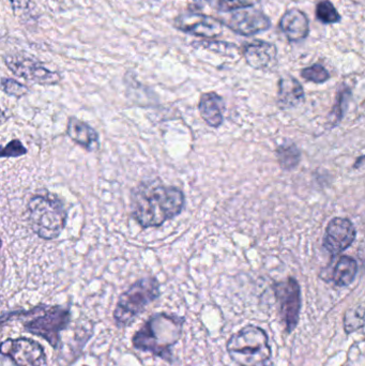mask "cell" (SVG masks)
<instances>
[{"label":"cell","mask_w":365,"mask_h":366,"mask_svg":"<svg viewBox=\"0 0 365 366\" xmlns=\"http://www.w3.org/2000/svg\"><path fill=\"white\" fill-rule=\"evenodd\" d=\"M1 354L16 366H43L46 362L44 347L27 337L6 340L1 344Z\"/></svg>","instance_id":"9"},{"label":"cell","mask_w":365,"mask_h":366,"mask_svg":"<svg viewBox=\"0 0 365 366\" xmlns=\"http://www.w3.org/2000/svg\"><path fill=\"white\" fill-rule=\"evenodd\" d=\"M223 25L240 36H251L267 31L271 27V21L261 10L255 8L241 9L231 12L229 16L221 19Z\"/></svg>","instance_id":"10"},{"label":"cell","mask_w":365,"mask_h":366,"mask_svg":"<svg viewBox=\"0 0 365 366\" xmlns=\"http://www.w3.org/2000/svg\"><path fill=\"white\" fill-rule=\"evenodd\" d=\"M184 322V317L175 314H154L133 335V347L171 363L173 348L181 339Z\"/></svg>","instance_id":"2"},{"label":"cell","mask_w":365,"mask_h":366,"mask_svg":"<svg viewBox=\"0 0 365 366\" xmlns=\"http://www.w3.org/2000/svg\"><path fill=\"white\" fill-rule=\"evenodd\" d=\"M301 76L308 81L315 84L326 83L330 79V73L321 64H315L301 70Z\"/></svg>","instance_id":"23"},{"label":"cell","mask_w":365,"mask_h":366,"mask_svg":"<svg viewBox=\"0 0 365 366\" xmlns=\"http://www.w3.org/2000/svg\"><path fill=\"white\" fill-rule=\"evenodd\" d=\"M351 97V92L349 87L340 88L336 96V104L330 114V124L331 127L336 126L342 119L344 116V112L346 111L347 104H349V98Z\"/></svg>","instance_id":"21"},{"label":"cell","mask_w":365,"mask_h":366,"mask_svg":"<svg viewBox=\"0 0 365 366\" xmlns=\"http://www.w3.org/2000/svg\"><path fill=\"white\" fill-rule=\"evenodd\" d=\"M276 156H278L279 164L284 171H291L295 169L299 164L300 158H301L297 146L289 142L283 144L276 149Z\"/></svg>","instance_id":"19"},{"label":"cell","mask_w":365,"mask_h":366,"mask_svg":"<svg viewBox=\"0 0 365 366\" xmlns=\"http://www.w3.org/2000/svg\"><path fill=\"white\" fill-rule=\"evenodd\" d=\"M4 64L13 74L38 85H57L61 81L59 73L49 70L42 62L27 56H6Z\"/></svg>","instance_id":"8"},{"label":"cell","mask_w":365,"mask_h":366,"mask_svg":"<svg viewBox=\"0 0 365 366\" xmlns=\"http://www.w3.org/2000/svg\"><path fill=\"white\" fill-rule=\"evenodd\" d=\"M174 26L180 31L205 39H214L223 31L221 19L199 12L181 13L176 17Z\"/></svg>","instance_id":"11"},{"label":"cell","mask_w":365,"mask_h":366,"mask_svg":"<svg viewBox=\"0 0 365 366\" xmlns=\"http://www.w3.org/2000/svg\"><path fill=\"white\" fill-rule=\"evenodd\" d=\"M274 294L280 309V315L287 333H291L299 322L301 310V290L294 277L274 285Z\"/></svg>","instance_id":"7"},{"label":"cell","mask_w":365,"mask_h":366,"mask_svg":"<svg viewBox=\"0 0 365 366\" xmlns=\"http://www.w3.org/2000/svg\"><path fill=\"white\" fill-rule=\"evenodd\" d=\"M160 283L156 277H143L120 295L114 310L113 318L117 328L131 326L152 302L160 297Z\"/></svg>","instance_id":"6"},{"label":"cell","mask_w":365,"mask_h":366,"mask_svg":"<svg viewBox=\"0 0 365 366\" xmlns=\"http://www.w3.org/2000/svg\"><path fill=\"white\" fill-rule=\"evenodd\" d=\"M196 46H203L221 55L231 56L234 53H238V47L231 43L222 42V41L204 40L199 41Z\"/></svg>","instance_id":"25"},{"label":"cell","mask_w":365,"mask_h":366,"mask_svg":"<svg viewBox=\"0 0 365 366\" xmlns=\"http://www.w3.org/2000/svg\"><path fill=\"white\" fill-rule=\"evenodd\" d=\"M227 352L239 366H270L269 337L261 327L248 325L229 337Z\"/></svg>","instance_id":"4"},{"label":"cell","mask_w":365,"mask_h":366,"mask_svg":"<svg viewBox=\"0 0 365 366\" xmlns=\"http://www.w3.org/2000/svg\"><path fill=\"white\" fill-rule=\"evenodd\" d=\"M261 0H206L214 10L220 13H231L241 9L252 8Z\"/></svg>","instance_id":"20"},{"label":"cell","mask_w":365,"mask_h":366,"mask_svg":"<svg viewBox=\"0 0 365 366\" xmlns=\"http://www.w3.org/2000/svg\"><path fill=\"white\" fill-rule=\"evenodd\" d=\"M355 226L344 217H334L326 228L324 247L332 255H338L351 247L356 239Z\"/></svg>","instance_id":"12"},{"label":"cell","mask_w":365,"mask_h":366,"mask_svg":"<svg viewBox=\"0 0 365 366\" xmlns=\"http://www.w3.org/2000/svg\"><path fill=\"white\" fill-rule=\"evenodd\" d=\"M304 97L301 84L291 75L282 77L279 81L278 104L281 109L298 107L304 102Z\"/></svg>","instance_id":"17"},{"label":"cell","mask_w":365,"mask_h":366,"mask_svg":"<svg viewBox=\"0 0 365 366\" xmlns=\"http://www.w3.org/2000/svg\"><path fill=\"white\" fill-rule=\"evenodd\" d=\"M225 103L216 92H206L199 99V111L208 126L219 128L223 122Z\"/></svg>","instance_id":"16"},{"label":"cell","mask_w":365,"mask_h":366,"mask_svg":"<svg viewBox=\"0 0 365 366\" xmlns=\"http://www.w3.org/2000/svg\"><path fill=\"white\" fill-rule=\"evenodd\" d=\"M242 54L249 66L256 70H265L276 64L278 49L274 43L254 40L244 45Z\"/></svg>","instance_id":"13"},{"label":"cell","mask_w":365,"mask_h":366,"mask_svg":"<svg viewBox=\"0 0 365 366\" xmlns=\"http://www.w3.org/2000/svg\"><path fill=\"white\" fill-rule=\"evenodd\" d=\"M279 27L289 39V42H301L310 34V21L304 11L289 9L281 17Z\"/></svg>","instance_id":"14"},{"label":"cell","mask_w":365,"mask_h":366,"mask_svg":"<svg viewBox=\"0 0 365 366\" xmlns=\"http://www.w3.org/2000/svg\"><path fill=\"white\" fill-rule=\"evenodd\" d=\"M27 154V149L19 139H13L2 148L1 158H17Z\"/></svg>","instance_id":"27"},{"label":"cell","mask_w":365,"mask_h":366,"mask_svg":"<svg viewBox=\"0 0 365 366\" xmlns=\"http://www.w3.org/2000/svg\"><path fill=\"white\" fill-rule=\"evenodd\" d=\"M186 204L179 187L162 182H141L131 193V213L144 228L158 227L181 213Z\"/></svg>","instance_id":"1"},{"label":"cell","mask_w":365,"mask_h":366,"mask_svg":"<svg viewBox=\"0 0 365 366\" xmlns=\"http://www.w3.org/2000/svg\"><path fill=\"white\" fill-rule=\"evenodd\" d=\"M28 221L34 234L44 240L59 237L68 219L64 202L49 192L36 194L27 204Z\"/></svg>","instance_id":"5"},{"label":"cell","mask_w":365,"mask_h":366,"mask_svg":"<svg viewBox=\"0 0 365 366\" xmlns=\"http://www.w3.org/2000/svg\"><path fill=\"white\" fill-rule=\"evenodd\" d=\"M66 134L75 144L85 148L88 152H94L100 147L98 132L89 124L77 118H69Z\"/></svg>","instance_id":"15"},{"label":"cell","mask_w":365,"mask_h":366,"mask_svg":"<svg viewBox=\"0 0 365 366\" xmlns=\"http://www.w3.org/2000/svg\"><path fill=\"white\" fill-rule=\"evenodd\" d=\"M11 6H12L13 12L17 16H24V15L29 14L31 10V0H10Z\"/></svg>","instance_id":"28"},{"label":"cell","mask_w":365,"mask_h":366,"mask_svg":"<svg viewBox=\"0 0 365 366\" xmlns=\"http://www.w3.org/2000/svg\"><path fill=\"white\" fill-rule=\"evenodd\" d=\"M1 88L4 94L15 97V98H21L28 94V88L25 85L15 79H6V77H2Z\"/></svg>","instance_id":"26"},{"label":"cell","mask_w":365,"mask_h":366,"mask_svg":"<svg viewBox=\"0 0 365 366\" xmlns=\"http://www.w3.org/2000/svg\"><path fill=\"white\" fill-rule=\"evenodd\" d=\"M365 312L361 307L358 309L349 310L346 312L344 320L345 331L347 333H353L354 331L359 330L364 326Z\"/></svg>","instance_id":"24"},{"label":"cell","mask_w":365,"mask_h":366,"mask_svg":"<svg viewBox=\"0 0 365 366\" xmlns=\"http://www.w3.org/2000/svg\"><path fill=\"white\" fill-rule=\"evenodd\" d=\"M19 320L30 335L45 340L53 348H57L60 333L68 328L71 310L61 305H39L28 311H14L2 315V325L6 320Z\"/></svg>","instance_id":"3"},{"label":"cell","mask_w":365,"mask_h":366,"mask_svg":"<svg viewBox=\"0 0 365 366\" xmlns=\"http://www.w3.org/2000/svg\"><path fill=\"white\" fill-rule=\"evenodd\" d=\"M357 274V262L351 256H341L332 270L331 280L339 287L351 285Z\"/></svg>","instance_id":"18"},{"label":"cell","mask_w":365,"mask_h":366,"mask_svg":"<svg viewBox=\"0 0 365 366\" xmlns=\"http://www.w3.org/2000/svg\"><path fill=\"white\" fill-rule=\"evenodd\" d=\"M316 17L324 24H336L341 21V15L329 0H323L316 6Z\"/></svg>","instance_id":"22"}]
</instances>
